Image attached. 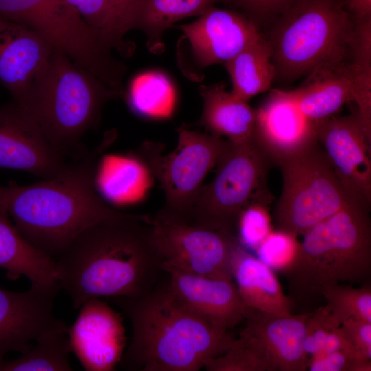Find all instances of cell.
<instances>
[{
    "label": "cell",
    "mask_w": 371,
    "mask_h": 371,
    "mask_svg": "<svg viewBox=\"0 0 371 371\" xmlns=\"http://www.w3.org/2000/svg\"><path fill=\"white\" fill-rule=\"evenodd\" d=\"M55 261L75 309L93 298H139L166 274L152 218L125 212L86 229Z\"/></svg>",
    "instance_id": "6da1fadb"
},
{
    "label": "cell",
    "mask_w": 371,
    "mask_h": 371,
    "mask_svg": "<svg viewBox=\"0 0 371 371\" xmlns=\"http://www.w3.org/2000/svg\"><path fill=\"white\" fill-rule=\"evenodd\" d=\"M106 139L60 175L34 183L0 186V206L21 236L55 260L83 232L123 212L109 205L95 186Z\"/></svg>",
    "instance_id": "7a4b0ae2"
},
{
    "label": "cell",
    "mask_w": 371,
    "mask_h": 371,
    "mask_svg": "<svg viewBox=\"0 0 371 371\" xmlns=\"http://www.w3.org/2000/svg\"><path fill=\"white\" fill-rule=\"evenodd\" d=\"M111 300L128 318L131 342L120 363L126 370L197 371L225 352L236 336L188 307L169 288L166 276L137 298Z\"/></svg>",
    "instance_id": "3957f363"
},
{
    "label": "cell",
    "mask_w": 371,
    "mask_h": 371,
    "mask_svg": "<svg viewBox=\"0 0 371 371\" xmlns=\"http://www.w3.org/2000/svg\"><path fill=\"white\" fill-rule=\"evenodd\" d=\"M370 211L351 203L303 234L284 273L292 303H309L336 284H368L371 275Z\"/></svg>",
    "instance_id": "277c9868"
},
{
    "label": "cell",
    "mask_w": 371,
    "mask_h": 371,
    "mask_svg": "<svg viewBox=\"0 0 371 371\" xmlns=\"http://www.w3.org/2000/svg\"><path fill=\"white\" fill-rule=\"evenodd\" d=\"M122 96L54 47L22 105L49 144L64 156L81 153V139L99 123L109 100ZM19 105V104H18Z\"/></svg>",
    "instance_id": "5b68a950"
},
{
    "label": "cell",
    "mask_w": 371,
    "mask_h": 371,
    "mask_svg": "<svg viewBox=\"0 0 371 371\" xmlns=\"http://www.w3.org/2000/svg\"><path fill=\"white\" fill-rule=\"evenodd\" d=\"M276 19L267 40L274 79L294 80L348 59L353 19L343 0H297Z\"/></svg>",
    "instance_id": "8992f818"
},
{
    "label": "cell",
    "mask_w": 371,
    "mask_h": 371,
    "mask_svg": "<svg viewBox=\"0 0 371 371\" xmlns=\"http://www.w3.org/2000/svg\"><path fill=\"white\" fill-rule=\"evenodd\" d=\"M272 162L253 138L227 144L216 164L214 179L203 186L190 216L236 236L240 213L258 203L273 201L267 178Z\"/></svg>",
    "instance_id": "52a82bcc"
},
{
    "label": "cell",
    "mask_w": 371,
    "mask_h": 371,
    "mask_svg": "<svg viewBox=\"0 0 371 371\" xmlns=\"http://www.w3.org/2000/svg\"><path fill=\"white\" fill-rule=\"evenodd\" d=\"M0 17L39 32L106 86L122 88L126 67L100 43L66 0H0Z\"/></svg>",
    "instance_id": "ba28073f"
},
{
    "label": "cell",
    "mask_w": 371,
    "mask_h": 371,
    "mask_svg": "<svg viewBox=\"0 0 371 371\" xmlns=\"http://www.w3.org/2000/svg\"><path fill=\"white\" fill-rule=\"evenodd\" d=\"M278 166L282 190L273 212L277 229L303 235L346 206L357 203L342 186L318 141Z\"/></svg>",
    "instance_id": "9c48e42d"
},
{
    "label": "cell",
    "mask_w": 371,
    "mask_h": 371,
    "mask_svg": "<svg viewBox=\"0 0 371 371\" xmlns=\"http://www.w3.org/2000/svg\"><path fill=\"white\" fill-rule=\"evenodd\" d=\"M164 267L212 278L232 280L231 260L240 245L223 229L161 210L152 218Z\"/></svg>",
    "instance_id": "30bf717a"
},
{
    "label": "cell",
    "mask_w": 371,
    "mask_h": 371,
    "mask_svg": "<svg viewBox=\"0 0 371 371\" xmlns=\"http://www.w3.org/2000/svg\"><path fill=\"white\" fill-rule=\"evenodd\" d=\"M175 150L162 158L150 159L165 196L162 211L188 217L203 187V181L216 165L227 140L186 127L178 131Z\"/></svg>",
    "instance_id": "8fae6325"
},
{
    "label": "cell",
    "mask_w": 371,
    "mask_h": 371,
    "mask_svg": "<svg viewBox=\"0 0 371 371\" xmlns=\"http://www.w3.org/2000/svg\"><path fill=\"white\" fill-rule=\"evenodd\" d=\"M317 141L347 194L357 204L371 207V137L357 111L316 123Z\"/></svg>",
    "instance_id": "7c38bea8"
},
{
    "label": "cell",
    "mask_w": 371,
    "mask_h": 371,
    "mask_svg": "<svg viewBox=\"0 0 371 371\" xmlns=\"http://www.w3.org/2000/svg\"><path fill=\"white\" fill-rule=\"evenodd\" d=\"M310 313L278 315L249 308L236 339L265 371L306 370L304 340Z\"/></svg>",
    "instance_id": "4fadbf2b"
},
{
    "label": "cell",
    "mask_w": 371,
    "mask_h": 371,
    "mask_svg": "<svg viewBox=\"0 0 371 371\" xmlns=\"http://www.w3.org/2000/svg\"><path fill=\"white\" fill-rule=\"evenodd\" d=\"M69 165L23 108L14 101L0 107V169L48 179L60 175Z\"/></svg>",
    "instance_id": "5bb4252c"
},
{
    "label": "cell",
    "mask_w": 371,
    "mask_h": 371,
    "mask_svg": "<svg viewBox=\"0 0 371 371\" xmlns=\"http://www.w3.org/2000/svg\"><path fill=\"white\" fill-rule=\"evenodd\" d=\"M79 310L68 328L70 352L85 370H114L126 345L123 318L100 298L87 301Z\"/></svg>",
    "instance_id": "9a60e30c"
},
{
    "label": "cell",
    "mask_w": 371,
    "mask_h": 371,
    "mask_svg": "<svg viewBox=\"0 0 371 371\" xmlns=\"http://www.w3.org/2000/svg\"><path fill=\"white\" fill-rule=\"evenodd\" d=\"M255 111L253 139L273 164L317 142L316 123L302 113L292 91L272 90Z\"/></svg>",
    "instance_id": "2e32d148"
},
{
    "label": "cell",
    "mask_w": 371,
    "mask_h": 371,
    "mask_svg": "<svg viewBox=\"0 0 371 371\" xmlns=\"http://www.w3.org/2000/svg\"><path fill=\"white\" fill-rule=\"evenodd\" d=\"M181 30L191 56L192 66L204 68L225 63L261 36L257 25L247 16L214 6Z\"/></svg>",
    "instance_id": "e0dca14e"
},
{
    "label": "cell",
    "mask_w": 371,
    "mask_h": 371,
    "mask_svg": "<svg viewBox=\"0 0 371 371\" xmlns=\"http://www.w3.org/2000/svg\"><path fill=\"white\" fill-rule=\"evenodd\" d=\"M60 284H31L23 292L0 287V361L10 352H26L57 320L53 314Z\"/></svg>",
    "instance_id": "ac0fdd59"
},
{
    "label": "cell",
    "mask_w": 371,
    "mask_h": 371,
    "mask_svg": "<svg viewBox=\"0 0 371 371\" xmlns=\"http://www.w3.org/2000/svg\"><path fill=\"white\" fill-rule=\"evenodd\" d=\"M170 290L188 307L225 330L245 321L249 307L230 279H222L164 267Z\"/></svg>",
    "instance_id": "d6986e66"
},
{
    "label": "cell",
    "mask_w": 371,
    "mask_h": 371,
    "mask_svg": "<svg viewBox=\"0 0 371 371\" xmlns=\"http://www.w3.org/2000/svg\"><path fill=\"white\" fill-rule=\"evenodd\" d=\"M54 47L41 34L0 17V83L22 105Z\"/></svg>",
    "instance_id": "ffe728a7"
},
{
    "label": "cell",
    "mask_w": 371,
    "mask_h": 371,
    "mask_svg": "<svg viewBox=\"0 0 371 371\" xmlns=\"http://www.w3.org/2000/svg\"><path fill=\"white\" fill-rule=\"evenodd\" d=\"M293 90L302 113L317 123L332 116L349 102H354L353 77L348 60L317 68Z\"/></svg>",
    "instance_id": "44dd1931"
},
{
    "label": "cell",
    "mask_w": 371,
    "mask_h": 371,
    "mask_svg": "<svg viewBox=\"0 0 371 371\" xmlns=\"http://www.w3.org/2000/svg\"><path fill=\"white\" fill-rule=\"evenodd\" d=\"M232 280L249 308L274 315L291 313V303L273 270L240 245L231 260Z\"/></svg>",
    "instance_id": "7402d4cb"
},
{
    "label": "cell",
    "mask_w": 371,
    "mask_h": 371,
    "mask_svg": "<svg viewBox=\"0 0 371 371\" xmlns=\"http://www.w3.org/2000/svg\"><path fill=\"white\" fill-rule=\"evenodd\" d=\"M199 93L203 106L199 123L210 134L233 144L253 138L256 111L247 101L227 91L223 84L201 85Z\"/></svg>",
    "instance_id": "603a6c76"
},
{
    "label": "cell",
    "mask_w": 371,
    "mask_h": 371,
    "mask_svg": "<svg viewBox=\"0 0 371 371\" xmlns=\"http://www.w3.org/2000/svg\"><path fill=\"white\" fill-rule=\"evenodd\" d=\"M55 260L32 247L19 233L7 212L0 206V268L16 280L27 277L31 284L59 283Z\"/></svg>",
    "instance_id": "cb8c5ba5"
},
{
    "label": "cell",
    "mask_w": 371,
    "mask_h": 371,
    "mask_svg": "<svg viewBox=\"0 0 371 371\" xmlns=\"http://www.w3.org/2000/svg\"><path fill=\"white\" fill-rule=\"evenodd\" d=\"M223 0H137L128 30L137 29L146 37V45L153 53L163 50L162 36L176 22L200 16Z\"/></svg>",
    "instance_id": "d4e9b609"
},
{
    "label": "cell",
    "mask_w": 371,
    "mask_h": 371,
    "mask_svg": "<svg viewBox=\"0 0 371 371\" xmlns=\"http://www.w3.org/2000/svg\"><path fill=\"white\" fill-rule=\"evenodd\" d=\"M224 65L232 80L231 93L247 102L269 90L275 78L271 50L262 35Z\"/></svg>",
    "instance_id": "484cf974"
},
{
    "label": "cell",
    "mask_w": 371,
    "mask_h": 371,
    "mask_svg": "<svg viewBox=\"0 0 371 371\" xmlns=\"http://www.w3.org/2000/svg\"><path fill=\"white\" fill-rule=\"evenodd\" d=\"M69 326L62 320L42 333L36 344L14 359L0 361V371H71Z\"/></svg>",
    "instance_id": "4316f807"
},
{
    "label": "cell",
    "mask_w": 371,
    "mask_h": 371,
    "mask_svg": "<svg viewBox=\"0 0 371 371\" xmlns=\"http://www.w3.org/2000/svg\"><path fill=\"white\" fill-rule=\"evenodd\" d=\"M74 8L92 33L106 49H115L124 56L133 52L130 43L117 36L108 0H66Z\"/></svg>",
    "instance_id": "83f0119b"
},
{
    "label": "cell",
    "mask_w": 371,
    "mask_h": 371,
    "mask_svg": "<svg viewBox=\"0 0 371 371\" xmlns=\"http://www.w3.org/2000/svg\"><path fill=\"white\" fill-rule=\"evenodd\" d=\"M325 305L341 323L349 319L371 322V286L336 284L322 292Z\"/></svg>",
    "instance_id": "f1b7e54d"
},
{
    "label": "cell",
    "mask_w": 371,
    "mask_h": 371,
    "mask_svg": "<svg viewBox=\"0 0 371 371\" xmlns=\"http://www.w3.org/2000/svg\"><path fill=\"white\" fill-rule=\"evenodd\" d=\"M269 206L252 203L240 213L236 227L239 245L247 251H255L272 232Z\"/></svg>",
    "instance_id": "f546056e"
},
{
    "label": "cell",
    "mask_w": 371,
    "mask_h": 371,
    "mask_svg": "<svg viewBox=\"0 0 371 371\" xmlns=\"http://www.w3.org/2000/svg\"><path fill=\"white\" fill-rule=\"evenodd\" d=\"M297 237L286 231L273 229L255 251L256 256L273 270L284 271L298 252L300 242Z\"/></svg>",
    "instance_id": "4dcf8cb0"
},
{
    "label": "cell",
    "mask_w": 371,
    "mask_h": 371,
    "mask_svg": "<svg viewBox=\"0 0 371 371\" xmlns=\"http://www.w3.org/2000/svg\"><path fill=\"white\" fill-rule=\"evenodd\" d=\"M340 326L341 322L325 304L311 312L304 340L308 357L320 353Z\"/></svg>",
    "instance_id": "1f68e13d"
},
{
    "label": "cell",
    "mask_w": 371,
    "mask_h": 371,
    "mask_svg": "<svg viewBox=\"0 0 371 371\" xmlns=\"http://www.w3.org/2000/svg\"><path fill=\"white\" fill-rule=\"evenodd\" d=\"M310 371H370L371 360L352 350H341L310 357L307 361Z\"/></svg>",
    "instance_id": "d6a6232c"
},
{
    "label": "cell",
    "mask_w": 371,
    "mask_h": 371,
    "mask_svg": "<svg viewBox=\"0 0 371 371\" xmlns=\"http://www.w3.org/2000/svg\"><path fill=\"white\" fill-rule=\"evenodd\" d=\"M242 9L256 24L277 18L297 0H228Z\"/></svg>",
    "instance_id": "836d02e7"
},
{
    "label": "cell",
    "mask_w": 371,
    "mask_h": 371,
    "mask_svg": "<svg viewBox=\"0 0 371 371\" xmlns=\"http://www.w3.org/2000/svg\"><path fill=\"white\" fill-rule=\"evenodd\" d=\"M341 328L355 350L362 357L371 360V322L349 319L341 323Z\"/></svg>",
    "instance_id": "e575fe53"
},
{
    "label": "cell",
    "mask_w": 371,
    "mask_h": 371,
    "mask_svg": "<svg viewBox=\"0 0 371 371\" xmlns=\"http://www.w3.org/2000/svg\"><path fill=\"white\" fill-rule=\"evenodd\" d=\"M137 0H108L110 5L115 29L122 40L128 30V25L133 9Z\"/></svg>",
    "instance_id": "d590c367"
},
{
    "label": "cell",
    "mask_w": 371,
    "mask_h": 371,
    "mask_svg": "<svg viewBox=\"0 0 371 371\" xmlns=\"http://www.w3.org/2000/svg\"><path fill=\"white\" fill-rule=\"evenodd\" d=\"M353 19L371 17V0H343Z\"/></svg>",
    "instance_id": "8d00e7d4"
}]
</instances>
